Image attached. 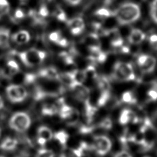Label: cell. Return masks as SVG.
<instances>
[{
    "instance_id": "obj_3",
    "label": "cell",
    "mask_w": 157,
    "mask_h": 157,
    "mask_svg": "<svg viewBox=\"0 0 157 157\" xmlns=\"http://www.w3.org/2000/svg\"><path fill=\"white\" fill-rule=\"evenodd\" d=\"M31 124V117L25 112H17L13 113L9 120V127L18 132H25L29 128Z\"/></svg>"
},
{
    "instance_id": "obj_37",
    "label": "cell",
    "mask_w": 157,
    "mask_h": 157,
    "mask_svg": "<svg viewBox=\"0 0 157 157\" xmlns=\"http://www.w3.org/2000/svg\"><path fill=\"white\" fill-rule=\"evenodd\" d=\"M101 128L104 129H110L112 127V121L109 118H105L103 119L99 123Z\"/></svg>"
},
{
    "instance_id": "obj_29",
    "label": "cell",
    "mask_w": 157,
    "mask_h": 157,
    "mask_svg": "<svg viewBox=\"0 0 157 157\" xmlns=\"http://www.w3.org/2000/svg\"><path fill=\"white\" fill-rule=\"evenodd\" d=\"M86 77V80L87 78L88 79H96L98 78V74L96 71L95 68L91 66L90 65L85 69L83 70Z\"/></svg>"
},
{
    "instance_id": "obj_43",
    "label": "cell",
    "mask_w": 157,
    "mask_h": 157,
    "mask_svg": "<svg viewBox=\"0 0 157 157\" xmlns=\"http://www.w3.org/2000/svg\"><path fill=\"white\" fill-rule=\"evenodd\" d=\"M9 5L0 6V15H4L9 12Z\"/></svg>"
},
{
    "instance_id": "obj_12",
    "label": "cell",
    "mask_w": 157,
    "mask_h": 157,
    "mask_svg": "<svg viewBox=\"0 0 157 157\" xmlns=\"http://www.w3.org/2000/svg\"><path fill=\"white\" fill-rule=\"evenodd\" d=\"M105 35L107 36L110 41V44L113 47H121L123 46V40L119 31L115 28L105 31Z\"/></svg>"
},
{
    "instance_id": "obj_19",
    "label": "cell",
    "mask_w": 157,
    "mask_h": 157,
    "mask_svg": "<svg viewBox=\"0 0 157 157\" xmlns=\"http://www.w3.org/2000/svg\"><path fill=\"white\" fill-rule=\"evenodd\" d=\"M18 144V140L16 139L7 137L0 144V149L7 151H13L17 147Z\"/></svg>"
},
{
    "instance_id": "obj_10",
    "label": "cell",
    "mask_w": 157,
    "mask_h": 157,
    "mask_svg": "<svg viewBox=\"0 0 157 157\" xmlns=\"http://www.w3.org/2000/svg\"><path fill=\"white\" fill-rule=\"evenodd\" d=\"M139 118L136 113L130 109H124L121 111L120 117L119 122L121 124L125 125L129 123L132 124L137 123Z\"/></svg>"
},
{
    "instance_id": "obj_48",
    "label": "cell",
    "mask_w": 157,
    "mask_h": 157,
    "mask_svg": "<svg viewBox=\"0 0 157 157\" xmlns=\"http://www.w3.org/2000/svg\"><path fill=\"white\" fill-rule=\"evenodd\" d=\"M1 134H2V131H1V128H0V137L1 136Z\"/></svg>"
},
{
    "instance_id": "obj_26",
    "label": "cell",
    "mask_w": 157,
    "mask_h": 157,
    "mask_svg": "<svg viewBox=\"0 0 157 157\" xmlns=\"http://www.w3.org/2000/svg\"><path fill=\"white\" fill-rule=\"evenodd\" d=\"M79 120V112L77 110L73 108L71 112L67 116V117L64 120L66 121L67 123L69 125H75L77 123Z\"/></svg>"
},
{
    "instance_id": "obj_42",
    "label": "cell",
    "mask_w": 157,
    "mask_h": 157,
    "mask_svg": "<svg viewBox=\"0 0 157 157\" xmlns=\"http://www.w3.org/2000/svg\"><path fill=\"white\" fill-rule=\"evenodd\" d=\"M113 157H132L131 155L126 151H121L116 153Z\"/></svg>"
},
{
    "instance_id": "obj_21",
    "label": "cell",
    "mask_w": 157,
    "mask_h": 157,
    "mask_svg": "<svg viewBox=\"0 0 157 157\" xmlns=\"http://www.w3.org/2000/svg\"><path fill=\"white\" fill-rule=\"evenodd\" d=\"M37 137L42 138L47 142L53 139V133L50 128L46 126H40L37 129Z\"/></svg>"
},
{
    "instance_id": "obj_24",
    "label": "cell",
    "mask_w": 157,
    "mask_h": 157,
    "mask_svg": "<svg viewBox=\"0 0 157 157\" xmlns=\"http://www.w3.org/2000/svg\"><path fill=\"white\" fill-rule=\"evenodd\" d=\"M53 138L60 145L64 146L69 139V134L65 131H59L53 134Z\"/></svg>"
},
{
    "instance_id": "obj_49",
    "label": "cell",
    "mask_w": 157,
    "mask_h": 157,
    "mask_svg": "<svg viewBox=\"0 0 157 157\" xmlns=\"http://www.w3.org/2000/svg\"><path fill=\"white\" fill-rule=\"evenodd\" d=\"M0 157H6V156H5L4 155H0Z\"/></svg>"
},
{
    "instance_id": "obj_18",
    "label": "cell",
    "mask_w": 157,
    "mask_h": 157,
    "mask_svg": "<svg viewBox=\"0 0 157 157\" xmlns=\"http://www.w3.org/2000/svg\"><path fill=\"white\" fill-rule=\"evenodd\" d=\"M84 44L88 47V49L101 48V42L99 36L96 33H91L87 35L83 39Z\"/></svg>"
},
{
    "instance_id": "obj_33",
    "label": "cell",
    "mask_w": 157,
    "mask_h": 157,
    "mask_svg": "<svg viewBox=\"0 0 157 157\" xmlns=\"http://www.w3.org/2000/svg\"><path fill=\"white\" fill-rule=\"evenodd\" d=\"M59 58L61 59V60L66 64H74V59L72 58V56L68 54V53L66 52H61L59 54Z\"/></svg>"
},
{
    "instance_id": "obj_46",
    "label": "cell",
    "mask_w": 157,
    "mask_h": 157,
    "mask_svg": "<svg viewBox=\"0 0 157 157\" xmlns=\"http://www.w3.org/2000/svg\"><path fill=\"white\" fill-rule=\"evenodd\" d=\"M4 107V101L2 97L0 96V110H1Z\"/></svg>"
},
{
    "instance_id": "obj_40",
    "label": "cell",
    "mask_w": 157,
    "mask_h": 157,
    "mask_svg": "<svg viewBox=\"0 0 157 157\" xmlns=\"http://www.w3.org/2000/svg\"><path fill=\"white\" fill-rule=\"evenodd\" d=\"M37 12H38V14H39L40 17H42V18H44V17H47V16L48 15V13H49L48 8L47 7V6H45V4H42V5L40 7V8H39V11H38Z\"/></svg>"
},
{
    "instance_id": "obj_27",
    "label": "cell",
    "mask_w": 157,
    "mask_h": 157,
    "mask_svg": "<svg viewBox=\"0 0 157 157\" xmlns=\"http://www.w3.org/2000/svg\"><path fill=\"white\" fill-rule=\"evenodd\" d=\"M74 82L83 83L86 80V77L83 70H74L71 72Z\"/></svg>"
},
{
    "instance_id": "obj_36",
    "label": "cell",
    "mask_w": 157,
    "mask_h": 157,
    "mask_svg": "<svg viewBox=\"0 0 157 157\" xmlns=\"http://www.w3.org/2000/svg\"><path fill=\"white\" fill-rule=\"evenodd\" d=\"M56 18L60 21H67V17L65 12L61 8H58L55 12Z\"/></svg>"
},
{
    "instance_id": "obj_41",
    "label": "cell",
    "mask_w": 157,
    "mask_h": 157,
    "mask_svg": "<svg viewBox=\"0 0 157 157\" xmlns=\"http://www.w3.org/2000/svg\"><path fill=\"white\" fill-rule=\"evenodd\" d=\"M147 96L150 101H155L157 100V90L155 88L150 89L147 92Z\"/></svg>"
},
{
    "instance_id": "obj_35",
    "label": "cell",
    "mask_w": 157,
    "mask_h": 157,
    "mask_svg": "<svg viewBox=\"0 0 157 157\" xmlns=\"http://www.w3.org/2000/svg\"><path fill=\"white\" fill-rule=\"evenodd\" d=\"M151 16L153 21L157 23V0H153L151 5Z\"/></svg>"
},
{
    "instance_id": "obj_28",
    "label": "cell",
    "mask_w": 157,
    "mask_h": 157,
    "mask_svg": "<svg viewBox=\"0 0 157 157\" xmlns=\"http://www.w3.org/2000/svg\"><path fill=\"white\" fill-rule=\"evenodd\" d=\"M121 101L123 102L129 104H134L136 103L137 100L134 95L131 91H125L123 93L121 96Z\"/></svg>"
},
{
    "instance_id": "obj_6",
    "label": "cell",
    "mask_w": 157,
    "mask_h": 157,
    "mask_svg": "<svg viewBox=\"0 0 157 157\" xmlns=\"http://www.w3.org/2000/svg\"><path fill=\"white\" fill-rule=\"evenodd\" d=\"M112 142L109 137L103 135L95 136L93 138L92 148L101 156L106 155L111 149Z\"/></svg>"
},
{
    "instance_id": "obj_11",
    "label": "cell",
    "mask_w": 157,
    "mask_h": 157,
    "mask_svg": "<svg viewBox=\"0 0 157 157\" xmlns=\"http://www.w3.org/2000/svg\"><path fill=\"white\" fill-rule=\"evenodd\" d=\"M88 148L87 144L82 142L77 148H65L61 152L59 157H82L83 152Z\"/></svg>"
},
{
    "instance_id": "obj_25",
    "label": "cell",
    "mask_w": 157,
    "mask_h": 157,
    "mask_svg": "<svg viewBox=\"0 0 157 157\" xmlns=\"http://www.w3.org/2000/svg\"><path fill=\"white\" fill-rule=\"evenodd\" d=\"M52 95L53 94L47 92L46 91L44 90L42 88L38 86L34 89V91L33 93V98L34 100L39 101L43 100L47 96H50Z\"/></svg>"
},
{
    "instance_id": "obj_50",
    "label": "cell",
    "mask_w": 157,
    "mask_h": 157,
    "mask_svg": "<svg viewBox=\"0 0 157 157\" xmlns=\"http://www.w3.org/2000/svg\"><path fill=\"white\" fill-rule=\"evenodd\" d=\"M21 1H24L25 0H21Z\"/></svg>"
},
{
    "instance_id": "obj_15",
    "label": "cell",
    "mask_w": 157,
    "mask_h": 157,
    "mask_svg": "<svg viewBox=\"0 0 157 157\" xmlns=\"http://www.w3.org/2000/svg\"><path fill=\"white\" fill-rule=\"evenodd\" d=\"M59 74L56 68L52 66L47 67L40 69L37 76L51 80H58Z\"/></svg>"
},
{
    "instance_id": "obj_16",
    "label": "cell",
    "mask_w": 157,
    "mask_h": 157,
    "mask_svg": "<svg viewBox=\"0 0 157 157\" xmlns=\"http://www.w3.org/2000/svg\"><path fill=\"white\" fill-rule=\"evenodd\" d=\"M145 38V34L142 31L137 28H134L128 36V41L131 44L137 45L142 43Z\"/></svg>"
},
{
    "instance_id": "obj_32",
    "label": "cell",
    "mask_w": 157,
    "mask_h": 157,
    "mask_svg": "<svg viewBox=\"0 0 157 157\" xmlns=\"http://www.w3.org/2000/svg\"><path fill=\"white\" fill-rule=\"evenodd\" d=\"M96 15L101 18H108L113 14L112 12L106 8H100L95 12Z\"/></svg>"
},
{
    "instance_id": "obj_34",
    "label": "cell",
    "mask_w": 157,
    "mask_h": 157,
    "mask_svg": "<svg viewBox=\"0 0 157 157\" xmlns=\"http://www.w3.org/2000/svg\"><path fill=\"white\" fill-rule=\"evenodd\" d=\"M37 77V75L34 74L27 73L24 76V78H23L24 83L26 85L32 84L36 80Z\"/></svg>"
},
{
    "instance_id": "obj_2",
    "label": "cell",
    "mask_w": 157,
    "mask_h": 157,
    "mask_svg": "<svg viewBox=\"0 0 157 157\" xmlns=\"http://www.w3.org/2000/svg\"><path fill=\"white\" fill-rule=\"evenodd\" d=\"M16 55L25 66L30 67L42 64L47 56L45 52L34 48L17 53Z\"/></svg>"
},
{
    "instance_id": "obj_14",
    "label": "cell",
    "mask_w": 157,
    "mask_h": 157,
    "mask_svg": "<svg viewBox=\"0 0 157 157\" xmlns=\"http://www.w3.org/2000/svg\"><path fill=\"white\" fill-rule=\"evenodd\" d=\"M20 71V66L18 63L13 59H9L7 61L6 67L2 71L3 75L10 78L16 74H17Z\"/></svg>"
},
{
    "instance_id": "obj_13",
    "label": "cell",
    "mask_w": 157,
    "mask_h": 157,
    "mask_svg": "<svg viewBox=\"0 0 157 157\" xmlns=\"http://www.w3.org/2000/svg\"><path fill=\"white\" fill-rule=\"evenodd\" d=\"M11 39L15 44L21 45L29 42L31 39V35L26 30H20L12 34Z\"/></svg>"
},
{
    "instance_id": "obj_45",
    "label": "cell",
    "mask_w": 157,
    "mask_h": 157,
    "mask_svg": "<svg viewBox=\"0 0 157 157\" xmlns=\"http://www.w3.org/2000/svg\"><path fill=\"white\" fill-rule=\"evenodd\" d=\"M9 5L7 0H0V6H4Z\"/></svg>"
},
{
    "instance_id": "obj_8",
    "label": "cell",
    "mask_w": 157,
    "mask_h": 157,
    "mask_svg": "<svg viewBox=\"0 0 157 157\" xmlns=\"http://www.w3.org/2000/svg\"><path fill=\"white\" fill-rule=\"evenodd\" d=\"M75 97L80 101L85 103L90 98V90L83 83H74L70 87Z\"/></svg>"
},
{
    "instance_id": "obj_44",
    "label": "cell",
    "mask_w": 157,
    "mask_h": 157,
    "mask_svg": "<svg viewBox=\"0 0 157 157\" xmlns=\"http://www.w3.org/2000/svg\"><path fill=\"white\" fill-rule=\"evenodd\" d=\"M65 1L69 4H70L71 5L75 6L79 4L82 0H65Z\"/></svg>"
},
{
    "instance_id": "obj_31",
    "label": "cell",
    "mask_w": 157,
    "mask_h": 157,
    "mask_svg": "<svg viewBox=\"0 0 157 157\" xmlns=\"http://www.w3.org/2000/svg\"><path fill=\"white\" fill-rule=\"evenodd\" d=\"M62 38H63V36L59 31H55L52 32L51 33H50L48 36L49 40L51 42L56 44V45L58 44V42Z\"/></svg>"
},
{
    "instance_id": "obj_20",
    "label": "cell",
    "mask_w": 157,
    "mask_h": 157,
    "mask_svg": "<svg viewBox=\"0 0 157 157\" xmlns=\"http://www.w3.org/2000/svg\"><path fill=\"white\" fill-rule=\"evenodd\" d=\"M58 112V107L56 102L44 104L41 108V113L44 116H53Z\"/></svg>"
},
{
    "instance_id": "obj_23",
    "label": "cell",
    "mask_w": 157,
    "mask_h": 157,
    "mask_svg": "<svg viewBox=\"0 0 157 157\" xmlns=\"http://www.w3.org/2000/svg\"><path fill=\"white\" fill-rule=\"evenodd\" d=\"M58 81L61 82L63 85L68 86L69 88L74 83V80L71 72L59 74Z\"/></svg>"
},
{
    "instance_id": "obj_4",
    "label": "cell",
    "mask_w": 157,
    "mask_h": 157,
    "mask_svg": "<svg viewBox=\"0 0 157 157\" xmlns=\"http://www.w3.org/2000/svg\"><path fill=\"white\" fill-rule=\"evenodd\" d=\"M113 77L119 81H132L136 78L133 67L131 63L118 61L113 66Z\"/></svg>"
},
{
    "instance_id": "obj_7",
    "label": "cell",
    "mask_w": 157,
    "mask_h": 157,
    "mask_svg": "<svg viewBox=\"0 0 157 157\" xmlns=\"http://www.w3.org/2000/svg\"><path fill=\"white\" fill-rule=\"evenodd\" d=\"M137 64L140 70L145 74L153 71L156 64V59L151 55L142 54L137 57Z\"/></svg>"
},
{
    "instance_id": "obj_30",
    "label": "cell",
    "mask_w": 157,
    "mask_h": 157,
    "mask_svg": "<svg viewBox=\"0 0 157 157\" xmlns=\"http://www.w3.org/2000/svg\"><path fill=\"white\" fill-rule=\"evenodd\" d=\"M35 157H55V153L52 150L41 148L37 150Z\"/></svg>"
},
{
    "instance_id": "obj_47",
    "label": "cell",
    "mask_w": 157,
    "mask_h": 157,
    "mask_svg": "<svg viewBox=\"0 0 157 157\" xmlns=\"http://www.w3.org/2000/svg\"><path fill=\"white\" fill-rule=\"evenodd\" d=\"M44 4H46V3H48V2H50V1H52V0H40Z\"/></svg>"
},
{
    "instance_id": "obj_39",
    "label": "cell",
    "mask_w": 157,
    "mask_h": 157,
    "mask_svg": "<svg viewBox=\"0 0 157 157\" xmlns=\"http://www.w3.org/2000/svg\"><path fill=\"white\" fill-rule=\"evenodd\" d=\"M149 42L151 46V47L157 50V34H153L149 36L148 38Z\"/></svg>"
},
{
    "instance_id": "obj_5",
    "label": "cell",
    "mask_w": 157,
    "mask_h": 157,
    "mask_svg": "<svg viewBox=\"0 0 157 157\" xmlns=\"http://www.w3.org/2000/svg\"><path fill=\"white\" fill-rule=\"evenodd\" d=\"M7 99L12 103H21L28 97L26 89L21 85L10 84L6 88Z\"/></svg>"
},
{
    "instance_id": "obj_17",
    "label": "cell",
    "mask_w": 157,
    "mask_h": 157,
    "mask_svg": "<svg viewBox=\"0 0 157 157\" xmlns=\"http://www.w3.org/2000/svg\"><path fill=\"white\" fill-rule=\"evenodd\" d=\"M89 59L93 61L102 63L107 59V54L101 50V48L89 49Z\"/></svg>"
},
{
    "instance_id": "obj_38",
    "label": "cell",
    "mask_w": 157,
    "mask_h": 157,
    "mask_svg": "<svg viewBox=\"0 0 157 157\" xmlns=\"http://www.w3.org/2000/svg\"><path fill=\"white\" fill-rule=\"evenodd\" d=\"M25 17V13L23 10L20 9H17L14 12V15L12 18V20L14 21L22 20Z\"/></svg>"
},
{
    "instance_id": "obj_1",
    "label": "cell",
    "mask_w": 157,
    "mask_h": 157,
    "mask_svg": "<svg viewBox=\"0 0 157 157\" xmlns=\"http://www.w3.org/2000/svg\"><path fill=\"white\" fill-rule=\"evenodd\" d=\"M113 15L120 25H128L139 19L140 16V9L136 3L126 2L121 4L115 10Z\"/></svg>"
},
{
    "instance_id": "obj_22",
    "label": "cell",
    "mask_w": 157,
    "mask_h": 157,
    "mask_svg": "<svg viewBox=\"0 0 157 157\" xmlns=\"http://www.w3.org/2000/svg\"><path fill=\"white\" fill-rule=\"evenodd\" d=\"M10 31L4 28H0V47L6 48L9 45Z\"/></svg>"
},
{
    "instance_id": "obj_9",
    "label": "cell",
    "mask_w": 157,
    "mask_h": 157,
    "mask_svg": "<svg viewBox=\"0 0 157 157\" xmlns=\"http://www.w3.org/2000/svg\"><path fill=\"white\" fill-rule=\"evenodd\" d=\"M67 25L74 36L80 34L85 29V23L82 17H77L67 20Z\"/></svg>"
}]
</instances>
